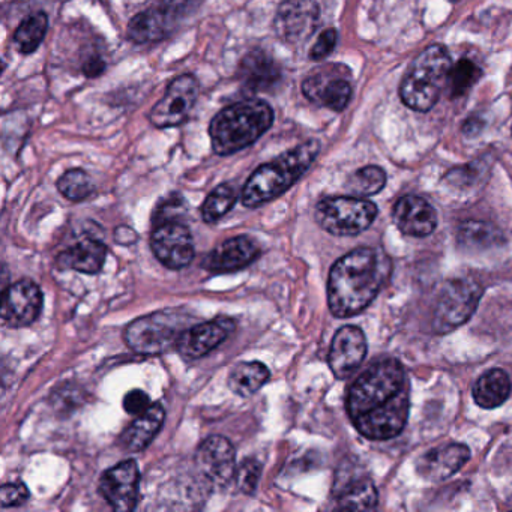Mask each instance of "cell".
<instances>
[{"label":"cell","instance_id":"obj_21","mask_svg":"<svg viewBox=\"0 0 512 512\" xmlns=\"http://www.w3.org/2000/svg\"><path fill=\"white\" fill-rule=\"evenodd\" d=\"M239 80L247 91L260 94L271 92L283 80L278 62L263 50H253L239 64Z\"/></svg>","mask_w":512,"mask_h":512},{"label":"cell","instance_id":"obj_15","mask_svg":"<svg viewBox=\"0 0 512 512\" xmlns=\"http://www.w3.org/2000/svg\"><path fill=\"white\" fill-rule=\"evenodd\" d=\"M139 485V466L134 460H125L103 473L100 493L115 511H133L139 499Z\"/></svg>","mask_w":512,"mask_h":512},{"label":"cell","instance_id":"obj_19","mask_svg":"<svg viewBox=\"0 0 512 512\" xmlns=\"http://www.w3.org/2000/svg\"><path fill=\"white\" fill-rule=\"evenodd\" d=\"M392 220L403 235L425 238L436 230L437 212L422 197L404 196L395 203Z\"/></svg>","mask_w":512,"mask_h":512},{"label":"cell","instance_id":"obj_1","mask_svg":"<svg viewBox=\"0 0 512 512\" xmlns=\"http://www.w3.org/2000/svg\"><path fill=\"white\" fill-rule=\"evenodd\" d=\"M347 413L361 436L389 440L404 430L410 395L406 370L398 359L373 362L350 386Z\"/></svg>","mask_w":512,"mask_h":512},{"label":"cell","instance_id":"obj_5","mask_svg":"<svg viewBox=\"0 0 512 512\" xmlns=\"http://www.w3.org/2000/svg\"><path fill=\"white\" fill-rule=\"evenodd\" d=\"M451 67L445 47L436 44L422 50L401 82V101L416 112L433 109L446 88Z\"/></svg>","mask_w":512,"mask_h":512},{"label":"cell","instance_id":"obj_30","mask_svg":"<svg viewBox=\"0 0 512 512\" xmlns=\"http://www.w3.org/2000/svg\"><path fill=\"white\" fill-rule=\"evenodd\" d=\"M238 202V191L230 184H221L211 191L202 206V218L208 224L217 223L232 211Z\"/></svg>","mask_w":512,"mask_h":512},{"label":"cell","instance_id":"obj_31","mask_svg":"<svg viewBox=\"0 0 512 512\" xmlns=\"http://www.w3.org/2000/svg\"><path fill=\"white\" fill-rule=\"evenodd\" d=\"M481 76V68L475 62L461 59L460 62L452 65L451 71H449L448 83H446L449 97H463L481 79Z\"/></svg>","mask_w":512,"mask_h":512},{"label":"cell","instance_id":"obj_8","mask_svg":"<svg viewBox=\"0 0 512 512\" xmlns=\"http://www.w3.org/2000/svg\"><path fill=\"white\" fill-rule=\"evenodd\" d=\"M377 206L358 197H326L316 206V221L334 236H356L377 217Z\"/></svg>","mask_w":512,"mask_h":512},{"label":"cell","instance_id":"obj_36","mask_svg":"<svg viewBox=\"0 0 512 512\" xmlns=\"http://www.w3.org/2000/svg\"><path fill=\"white\" fill-rule=\"evenodd\" d=\"M29 488L23 482H8L0 488V500L4 508H14V506L23 505L28 502Z\"/></svg>","mask_w":512,"mask_h":512},{"label":"cell","instance_id":"obj_16","mask_svg":"<svg viewBox=\"0 0 512 512\" xmlns=\"http://www.w3.org/2000/svg\"><path fill=\"white\" fill-rule=\"evenodd\" d=\"M367 338L358 326L347 325L338 329L332 338L328 364L337 379L352 376L367 356Z\"/></svg>","mask_w":512,"mask_h":512},{"label":"cell","instance_id":"obj_28","mask_svg":"<svg viewBox=\"0 0 512 512\" xmlns=\"http://www.w3.org/2000/svg\"><path fill=\"white\" fill-rule=\"evenodd\" d=\"M457 239L460 247L484 250L499 244L502 241V232L485 221H464L458 227Z\"/></svg>","mask_w":512,"mask_h":512},{"label":"cell","instance_id":"obj_24","mask_svg":"<svg viewBox=\"0 0 512 512\" xmlns=\"http://www.w3.org/2000/svg\"><path fill=\"white\" fill-rule=\"evenodd\" d=\"M166 419V410L161 404L154 403L145 413L136 416L133 424L125 428L124 433L119 436V445L128 452H140L151 445L163 427Z\"/></svg>","mask_w":512,"mask_h":512},{"label":"cell","instance_id":"obj_12","mask_svg":"<svg viewBox=\"0 0 512 512\" xmlns=\"http://www.w3.org/2000/svg\"><path fill=\"white\" fill-rule=\"evenodd\" d=\"M151 250L161 265L173 271L187 268L196 254L193 235L184 221L155 226L151 235Z\"/></svg>","mask_w":512,"mask_h":512},{"label":"cell","instance_id":"obj_20","mask_svg":"<svg viewBox=\"0 0 512 512\" xmlns=\"http://www.w3.org/2000/svg\"><path fill=\"white\" fill-rule=\"evenodd\" d=\"M469 458L470 449L463 443H445L419 457L416 470L427 481H445L455 475Z\"/></svg>","mask_w":512,"mask_h":512},{"label":"cell","instance_id":"obj_13","mask_svg":"<svg viewBox=\"0 0 512 512\" xmlns=\"http://www.w3.org/2000/svg\"><path fill=\"white\" fill-rule=\"evenodd\" d=\"M196 466L212 487H226L235 479L236 451L229 439L209 436L197 449Z\"/></svg>","mask_w":512,"mask_h":512},{"label":"cell","instance_id":"obj_26","mask_svg":"<svg viewBox=\"0 0 512 512\" xmlns=\"http://www.w3.org/2000/svg\"><path fill=\"white\" fill-rule=\"evenodd\" d=\"M271 371L259 361L239 362L229 374L230 391L241 397H251L268 383Z\"/></svg>","mask_w":512,"mask_h":512},{"label":"cell","instance_id":"obj_22","mask_svg":"<svg viewBox=\"0 0 512 512\" xmlns=\"http://www.w3.org/2000/svg\"><path fill=\"white\" fill-rule=\"evenodd\" d=\"M179 20L155 5L137 14L128 25V37L137 44H151L166 40L178 28Z\"/></svg>","mask_w":512,"mask_h":512},{"label":"cell","instance_id":"obj_4","mask_svg":"<svg viewBox=\"0 0 512 512\" xmlns=\"http://www.w3.org/2000/svg\"><path fill=\"white\" fill-rule=\"evenodd\" d=\"M274 124V110L266 101L244 100L221 110L212 119V149L217 155H232L256 143Z\"/></svg>","mask_w":512,"mask_h":512},{"label":"cell","instance_id":"obj_35","mask_svg":"<svg viewBox=\"0 0 512 512\" xmlns=\"http://www.w3.org/2000/svg\"><path fill=\"white\" fill-rule=\"evenodd\" d=\"M262 475V464L256 458H247L236 469L235 481L239 490L245 494H253Z\"/></svg>","mask_w":512,"mask_h":512},{"label":"cell","instance_id":"obj_6","mask_svg":"<svg viewBox=\"0 0 512 512\" xmlns=\"http://www.w3.org/2000/svg\"><path fill=\"white\" fill-rule=\"evenodd\" d=\"M185 323L187 320L178 311H157L130 323L125 329V343L139 355H161L176 347Z\"/></svg>","mask_w":512,"mask_h":512},{"label":"cell","instance_id":"obj_10","mask_svg":"<svg viewBox=\"0 0 512 512\" xmlns=\"http://www.w3.org/2000/svg\"><path fill=\"white\" fill-rule=\"evenodd\" d=\"M200 85L193 74H182L167 86L164 97L152 107V125L157 128H172L184 124L190 118L197 100H199Z\"/></svg>","mask_w":512,"mask_h":512},{"label":"cell","instance_id":"obj_3","mask_svg":"<svg viewBox=\"0 0 512 512\" xmlns=\"http://www.w3.org/2000/svg\"><path fill=\"white\" fill-rule=\"evenodd\" d=\"M319 152L320 143L317 140H308L292 151L260 166L242 190V205L247 208H259L283 196L307 173Z\"/></svg>","mask_w":512,"mask_h":512},{"label":"cell","instance_id":"obj_40","mask_svg":"<svg viewBox=\"0 0 512 512\" xmlns=\"http://www.w3.org/2000/svg\"><path fill=\"white\" fill-rule=\"evenodd\" d=\"M104 70H106V62L101 58H91L85 62V67H83V73L88 77L100 76Z\"/></svg>","mask_w":512,"mask_h":512},{"label":"cell","instance_id":"obj_33","mask_svg":"<svg viewBox=\"0 0 512 512\" xmlns=\"http://www.w3.org/2000/svg\"><path fill=\"white\" fill-rule=\"evenodd\" d=\"M386 185V173L380 167L368 166L358 170L349 179V190L358 196H374L380 193Z\"/></svg>","mask_w":512,"mask_h":512},{"label":"cell","instance_id":"obj_27","mask_svg":"<svg viewBox=\"0 0 512 512\" xmlns=\"http://www.w3.org/2000/svg\"><path fill=\"white\" fill-rule=\"evenodd\" d=\"M379 502L376 485L368 476L346 482L338 491L337 508L347 511H368Z\"/></svg>","mask_w":512,"mask_h":512},{"label":"cell","instance_id":"obj_9","mask_svg":"<svg viewBox=\"0 0 512 512\" xmlns=\"http://www.w3.org/2000/svg\"><path fill=\"white\" fill-rule=\"evenodd\" d=\"M325 0H284L275 16V32L286 44L305 43L322 22Z\"/></svg>","mask_w":512,"mask_h":512},{"label":"cell","instance_id":"obj_38","mask_svg":"<svg viewBox=\"0 0 512 512\" xmlns=\"http://www.w3.org/2000/svg\"><path fill=\"white\" fill-rule=\"evenodd\" d=\"M338 34L335 29H326L322 34L317 38L316 44H314L313 49L310 52L311 61H323V59L328 58L331 55L332 50H334L335 44H337Z\"/></svg>","mask_w":512,"mask_h":512},{"label":"cell","instance_id":"obj_29","mask_svg":"<svg viewBox=\"0 0 512 512\" xmlns=\"http://www.w3.org/2000/svg\"><path fill=\"white\" fill-rule=\"evenodd\" d=\"M49 29V17L44 13L32 14L23 20L14 34V46L20 53H34L46 38Z\"/></svg>","mask_w":512,"mask_h":512},{"label":"cell","instance_id":"obj_32","mask_svg":"<svg viewBox=\"0 0 512 512\" xmlns=\"http://www.w3.org/2000/svg\"><path fill=\"white\" fill-rule=\"evenodd\" d=\"M58 190L71 202H82L94 194L95 184L89 173L82 169L68 170L59 178Z\"/></svg>","mask_w":512,"mask_h":512},{"label":"cell","instance_id":"obj_39","mask_svg":"<svg viewBox=\"0 0 512 512\" xmlns=\"http://www.w3.org/2000/svg\"><path fill=\"white\" fill-rule=\"evenodd\" d=\"M151 397L142 389H133L124 397L125 412L133 416L142 415L152 406Z\"/></svg>","mask_w":512,"mask_h":512},{"label":"cell","instance_id":"obj_18","mask_svg":"<svg viewBox=\"0 0 512 512\" xmlns=\"http://www.w3.org/2000/svg\"><path fill=\"white\" fill-rule=\"evenodd\" d=\"M260 256V247L248 236H235L211 251L205 257L203 268L215 274L241 271Z\"/></svg>","mask_w":512,"mask_h":512},{"label":"cell","instance_id":"obj_25","mask_svg":"<svg viewBox=\"0 0 512 512\" xmlns=\"http://www.w3.org/2000/svg\"><path fill=\"white\" fill-rule=\"evenodd\" d=\"M511 395V379L502 368L482 374L473 386V400L482 409H496Z\"/></svg>","mask_w":512,"mask_h":512},{"label":"cell","instance_id":"obj_37","mask_svg":"<svg viewBox=\"0 0 512 512\" xmlns=\"http://www.w3.org/2000/svg\"><path fill=\"white\" fill-rule=\"evenodd\" d=\"M160 7L172 14L181 22L184 17L191 16L199 10L203 0H158Z\"/></svg>","mask_w":512,"mask_h":512},{"label":"cell","instance_id":"obj_11","mask_svg":"<svg viewBox=\"0 0 512 512\" xmlns=\"http://www.w3.org/2000/svg\"><path fill=\"white\" fill-rule=\"evenodd\" d=\"M302 92L311 103L341 112L352 98L349 71L341 65L317 68L302 83Z\"/></svg>","mask_w":512,"mask_h":512},{"label":"cell","instance_id":"obj_14","mask_svg":"<svg viewBox=\"0 0 512 512\" xmlns=\"http://www.w3.org/2000/svg\"><path fill=\"white\" fill-rule=\"evenodd\" d=\"M43 292L32 280H20L8 287L2 302V320L10 328H25L40 317Z\"/></svg>","mask_w":512,"mask_h":512},{"label":"cell","instance_id":"obj_34","mask_svg":"<svg viewBox=\"0 0 512 512\" xmlns=\"http://www.w3.org/2000/svg\"><path fill=\"white\" fill-rule=\"evenodd\" d=\"M187 202L181 194L175 193L167 196L166 199L158 203L154 212V224L173 223V221H182L187 217Z\"/></svg>","mask_w":512,"mask_h":512},{"label":"cell","instance_id":"obj_23","mask_svg":"<svg viewBox=\"0 0 512 512\" xmlns=\"http://www.w3.org/2000/svg\"><path fill=\"white\" fill-rule=\"evenodd\" d=\"M107 259V247L94 238H83L74 242L67 250L59 254V268L73 269L82 274H97L103 269Z\"/></svg>","mask_w":512,"mask_h":512},{"label":"cell","instance_id":"obj_17","mask_svg":"<svg viewBox=\"0 0 512 512\" xmlns=\"http://www.w3.org/2000/svg\"><path fill=\"white\" fill-rule=\"evenodd\" d=\"M235 320L217 317L185 329L179 337L176 350L185 358L199 359L217 349L235 331Z\"/></svg>","mask_w":512,"mask_h":512},{"label":"cell","instance_id":"obj_2","mask_svg":"<svg viewBox=\"0 0 512 512\" xmlns=\"http://www.w3.org/2000/svg\"><path fill=\"white\" fill-rule=\"evenodd\" d=\"M392 263L379 248H356L329 272L328 305L338 319L362 313L391 277Z\"/></svg>","mask_w":512,"mask_h":512},{"label":"cell","instance_id":"obj_7","mask_svg":"<svg viewBox=\"0 0 512 512\" xmlns=\"http://www.w3.org/2000/svg\"><path fill=\"white\" fill-rule=\"evenodd\" d=\"M482 287L472 278L448 281L437 296L431 328L436 334H448L460 328L475 314L481 301Z\"/></svg>","mask_w":512,"mask_h":512}]
</instances>
